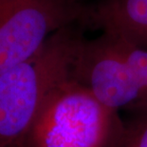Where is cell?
<instances>
[{
  "label": "cell",
  "mask_w": 147,
  "mask_h": 147,
  "mask_svg": "<svg viewBox=\"0 0 147 147\" xmlns=\"http://www.w3.org/2000/svg\"><path fill=\"white\" fill-rule=\"evenodd\" d=\"M82 39L73 24L64 27L32 57L0 75V147H23L49 94L73 76Z\"/></svg>",
  "instance_id": "obj_1"
},
{
  "label": "cell",
  "mask_w": 147,
  "mask_h": 147,
  "mask_svg": "<svg viewBox=\"0 0 147 147\" xmlns=\"http://www.w3.org/2000/svg\"><path fill=\"white\" fill-rule=\"evenodd\" d=\"M123 130L119 113L72 76L49 94L23 147H115Z\"/></svg>",
  "instance_id": "obj_2"
},
{
  "label": "cell",
  "mask_w": 147,
  "mask_h": 147,
  "mask_svg": "<svg viewBox=\"0 0 147 147\" xmlns=\"http://www.w3.org/2000/svg\"><path fill=\"white\" fill-rule=\"evenodd\" d=\"M82 3L0 0V75L32 57L54 33L81 22Z\"/></svg>",
  "instance_id": "obj_3"
},
{
  "label": "cell",
  "mask_w": 147,
  "mask_h": 147,
  "mask_svg": "<svg viewBox=\"0 0 147 147\" xmlns=\"http://www.w3.org/2000/svg\"><path fill=\"white\" fill-rule=\"evenodd\" d=\"M73 77L112 111H132L136 115L147 112V98L107 34L94 39L83 37Z\"/></svg>",
  "instance_id": "obj_4"
},
{
  "label": "cell",
  "mask_w": 147,
  "mask_h": 147,
  "mask_svg": "<svg viewBox=\"0 0 147 147\" xmlns=\"http://www.w3.org/2000/svg\"><path fill=\"white\" fill-rule=\"evenodd\" d=\"M81 22L147 48V0H101L92 7L84 6Z\"/></svg>",
  "instance_id": "obj_5"
},
{
  "label": "cell",
  "mask_w": 147,
  "mask_h": 147,
  "mask_svg": "<svg viewBox=\"0 0 147 147\" xmlns=\"http://www.w3.org/2000/svg\"><path fill=\"white\" fill-rule=\"evenodd\" d=\"M108 36L111 37L117 52L125 62L137 85L147 98V48L134 45L110 34Z\"/></svg>",
  "instance_id": "obj_6"
},
{
  "label": "cell",
  "mask_w": 147,
  "mask_h": 147,
  "mask_svg": "<svg viewBox=\"0 0 147 147\" xmlns=\"http://www.w3.org/2000/svg\"><path fill=\"white\" fill-rule=\"evenodd\" d=\"M115 147H147V112L138 114L124 130Z\"/></svg>",
  "instance_id": "obj_7"
},
{
  "label": "cell",
  "mask_w": 147,
  "mask_h": 147,
  "mask_svg": "<svg viewBox=\"0 0 147 147\" xmlns=\"http://www.w3.org/2000/svg\"><path fill=\"white\" fill-rule=\"evenodd\" d=\"M71 1H74V2H78V3H81L83 0H71Z\"/></svg>",
  "instance_id": "obj_8"
}]
</instances>
